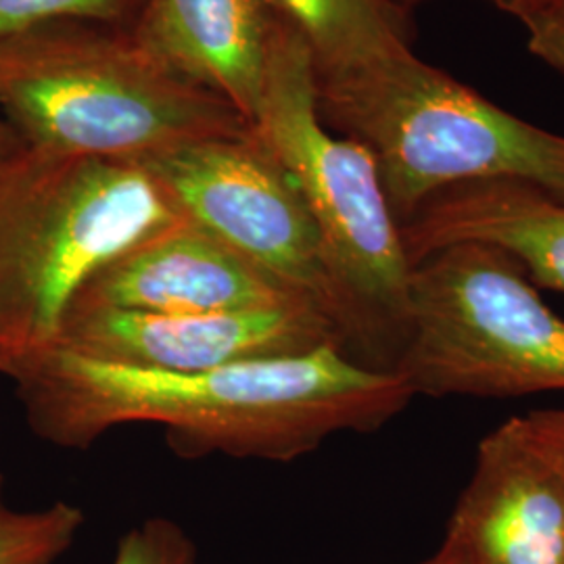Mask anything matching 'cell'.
Listing matches in <instances>:
<instances>
[{
    "instance_id": "6da1fadb",
    "label": "cell",
    "mask_w": 564,
    "mask_h": 564,
    "mask_svg": "<svg viewBox=\"0 0 564 564\" xmlns=\"http://www.w3.org/2000/svg\"><path fill=\"white\" fill-rule=\"evenodd\" d=\"M32 431L86 449L123 424H162L184 456L291 463L343 431L368 433L414 398L398 370L341 345L203 372H149L46 345L4 368Z\"/></svg>"
},
{
    "instance_id": "7a4b0ae2",
    "label": "cell",
    "mask_w": 564,
    "mask_h": 564,
    "mask_svg": "<svg viewBox=\"0 0 564 564\" xmlns=\"http://www.w3.org/2000/svg\"><path fill=\"white\" fill-rule=\"evenodd\" d=\"M0 111L23 144L102 162H149L247 121L172 72L130 28L51 23L0 42Z\"/></svg>"
},
{
    "instance_id": "3957f363",
    "label": "cell",
    "mask_w": 564,
    "mask_h": 564,
    "mask_svg": "<svg viewBox=\"0 0 564 564\" xmlns=\"http://www.w3.org/2000/svg\"><path fill=\"white\" fill-rule=\"evenodd\" d=\"M249 130L281 163L318 230L347 354L393 370L408 333L412 274L402 226L370 151L323 120L312 55L281 21Z\"/></svg>"
},
{
    "instance_id": "277c9868",
    "label": "cell",
    "mask_w": 564,
    "mask_h": 564,
    "mask_svg": "<svg viewBox=\"0 0 564 564\" xmlns=\"http://www.w3.org/2000/svg\"><path fill=\"white\" fill-rule=\"evenodd\" d=\"M181 223L162 184L139 163L63 155L23 142L2 155L4 368L55 341L74 297L107 263Z\"/></svg>"
},
{
    "instance_id": "5b68a950",
    "label": "cell",
    "mask_w": 564,
    "mask_h": 564,
    "mask_svg": "<svg viewBox=\"0 0 564 564\" xmlns=\"http://www.w3.org/2000/svg\"><path fill=\"white\" fill-rule=\"evenodd\" d=\"M326 126L362 142L402 226L447 188L523 182L564 199V137L517 118L414 51L316 80Z\"/></svg>"
},
{
    "instance_id": "8992f818",
    "label": "cell",
    "mask_w": 564,
    "mask_h": 564,
    "mask_svg": "<svg viewBox=\"0 0 564 564\" xmlns=\"http://www.w3.org/2000/svg\"><path fill=\"white\" fill-rule=\"evenodd\" d=\"M393 370L414 398L564 391V318L502 249L447 245L412 265Z\"/></svg>"
},
{
    "instance_id": "52a82bcc",
    "label": "cell",
    "mask_w": 564,
    "mask_h": 564,
    "mask_svg": "<svg viewBox=\"0 0 564 564\" xmlns=\"http://www.w3.org/2000/svg\"><path fill=\"white\" fill-rule=\"evenodd\" d=\"M141 165L186 223L316 303L341 333L314 220L281 163L251 130L191 142Z\"/></svg>"
},
{
    "instance_id": "ba28073f",
    "label": "cell",
    "mask_w": 564,
    "mask_h": 564,
    "mask_svg": "<svg viewBox=\"0 0 564 564\" xmlns=\"http://www.w3.org/2000/svg\"><path fill=\"white\" fill-rule=\"evenodd\" d=\"M48 345L149 372H203L300 356L324 345L345 349L339 328L307 302L209 314L72 307Z\"/></svg>"
},
{
    "instance_id": "9c48e42d",
    "label": "cell",
    "mask_w": 564,
    "mask_h": 564,
    "mask_svg": "<svg viewBox=\"0 0 564 564\" xmlns=\"http://www.w3.org/2000/svg\"><path fill=\"white\" fill-rule=\"evenodd\" d=\"M444 544L463 564H564V485L521 416L479 444Z\"/></svg>"
},
{
    "instance_id": "30bf717a",
    "label": "cell",
    "mask_w": 564,
    "mask_h": 564,
    "mask_svg": "<svg viewBox=\"0 0 564 564\" xmlns=\"http://www.w3.org/2000/svg\"><path fill=\"white\" fill-rule=\"evenodd\" d=\"M295 302L314 303L184 220L107 263L69 310L209 314Z\"/></svg>"
},
{
    "instance_id": "8fae6325",
    "label": "cell",
    "mask_w": 564,
    "mask_h": 564,
    "mask_svg": "<svg viewBox=\"0 0 564 564\" xmlns=\"http://www.w3.org/2000/svg\"><path fill=\"white\" fill-rule=\"evenodd\" d=\"M279 20L263 0H144L130 30L172 72L258 113Z\"/></svg>"
},
{
    "instance_id": "7c38bea8",
    "label": "cell",
    "mask_w": 564,
    "mask_h": 564,
    "mask_svg": "<svg viewBox=\"0 0 564 564\" xmlns=\"http://www.w3.org/2000/svg\"><path fill=\"white\" fill-rule=\"evenodd\" d=\"M405 256L414 265L456 242L506 251L527 276L564 293V199L523 182H473L431 197L402 224Z\"/></svg>"
},
{
    "instance_id": "4fadbf2b",
    "label": "cell",
    "mask_w": 564,
    "mask_h": 564,
    "mask_svg": "<svg viewBox=\"0 0 564 564\" xmlns=\"http://www.w3.org/2000/svg\"><path fill=\"white\" fill-rule=\"evenodd\" d=\"M307 46L316 80L410 51L408 13L391 0H263Z\"/></svg>"
},
{
    "instance_id": "5bb4252c",
    "label": "cell",
    "mask_w": 564,
    "mask_h": 564,
    "mask_svg": "<svg viewBox=\"0 0 564 564\" xmlns=\"http://www.w3.org/2000/svg\"><path fill=\"white\" fill-rule=\"evenodd\" d=\"M84 510L53 502L39 510H18L7 502L0 475V564H57L78 542Z\"/></svg>"
},
{
    "instance_id": "9a60e30c",
    "label": "cell",
    "mask_w": 564,
    "mask_h": 564,
    "mask_svg": "<svg viewBox=\"0 0 564 564\" xmlns=\"http://www.w3.org/2000/svg\"><path fill=\"white\" fill-rule=\"evenodd\" d=\"M144 0H0V42L51 23L84 21L130 28Z\"/></svg>"
},
{
    "instance_id": "2e32d148",
    "label": "cell",
    "mask_w": 564,
    "mask_h": 564,
    "mask_svg": "<svg viewBox=\"0 0 564 564\" xmlns=\"http://www.w3.org/2000/svg\"><path fill=\"white\" fill-rule=\"evenodd\" d=\"M111 564H212L182 524L153 517L130 527L118 542Z\"/></svg>"
},
{
    "instance_id": "e0dca14e",
    "label": "cell",
    "mask_w": 564,
    "mask_h": 564,
    "mask_svg": "<svg viewBox=\"0 0 564 564\" xmlns=\"http://www.w3.org/2000/svg\"><path fill=\"white\" fill-rule=\"evenodd\" d=\"M527 48L564 76V0H552L521 18Z\"/></svg>"
},
{
    "instance_id": "ac0fdd59",
    "label": "cell",
    "mask_w": 564,
    "mask_h": 564,
    "mask_svg": "<svg viewBox=\"0 0 564 564\" xmlns=\"http://www.w3.org/2000/svg\"><path fill=\"white\" fill-rule=\"evenodd\" d=\"M521 423L564 485V410H535L521 416Z\"/></svg>"
},
{
    "instance_id": "d6986e66",
    "label": "cell",
    "mask_w": 564,
    "mask_h": 564,
    "mask_svg": "<svg viewBox=\"0 0 564 564\" xmlns=\"http://www.w3.org/2000/svg\"><path fill=\"white\" fill-rule=\"evenodd\" d=\"M487 2H491L494 7H498L500 11H505L508 15L521 20L527 13L544 7V4L552 2V0H487Z\"/></svg>"
},
{
    "instance_id": "ffe728a7",
    "label": "cell",
    "mask_w": 564,
    "mask_h": 564,
    "mask_svg": "<svg viewBox=\"0 0 564 564\" xmlns=\"http://www.w3.org/2000/svg\"><path fill=\"white\" fill-rule=\"evenodd\" d=\"M20 144V137L13 132V128L9 126V121L4 120V116L0 111V158L7 155L9 151L18 149Z\"/></svg>"
},
{
    "instance_id": "44dd1931",
    "label": "cell",
    "mask_w": 564,
    "mask_h": 564,
    "mask_svg": "<svg viewBox=\"0 0 564 564\" xmlns=\"http://www.w3.org/2000/svg\"><path fill=\"white\" fill-rule=\"evenodd\" d=\"M421 564H463L460 563V558L456 556V552L449 547L447 544H442V547L431 556V558H426Z\"/></svg>"
},
{
    "instance_id": "7402d4cb",
    "label": "cell",
    "mask_w": 564,
    "mask_h": 564,
    "mask_svg": "<svg viewBox=\"0 0 564 564\" xmlns=\"http://www.w3.org/2000/svg\"><path fill=\"white\" fill-rule=\"evenodd\" d=\"M391 2H393V4H398V7L402 9V11H405V13H408V11L412 9V7L421 4V2H424V0H391Z\"/></svg>"
},
{
    "instance_id": "603a6c76",
    "label": "cell",
    "mask_w": 564,
    "mask_h": 564,
    "mask_svg": "<svg viewBox=\"0 0 564 564\" xmlns=\"http://www.w3.org/2000/svg\"><path fill=\"white\" fill-rule=\"evenodd\" d=\"M4 370V356H2V351H0V372Z\"/></svg>"
}]
</instances>
